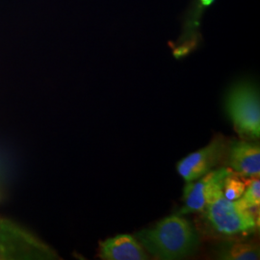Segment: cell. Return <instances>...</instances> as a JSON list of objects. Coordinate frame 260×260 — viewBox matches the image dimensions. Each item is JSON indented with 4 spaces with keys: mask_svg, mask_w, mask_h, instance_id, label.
<instances>
[{
    "mask_svg": "<svg viewBox=\"0 0 260 260\" xmlns=\"http://www.w3.org/2000/svg\"><path fill=\"white\" fill-rule=\"evenodd\" d=\"M202 213L206 224L214 233L223 236L249 235L259 226L255 211L249 209L241 199L228 200L223 189L216 192Z\"/></svg>",
    "mask_w": 260,
    "mask_h": 260,
    "instance_id": "obj_2",
    "label": "cell"
},
{
    "mask_svg": "<svg viewBox=\"0 0 260 260\" xmlns=\"http://www.w3.org/2000/svg\"><path fill=\"white\" fill-rule=\"evenodd\" d=\"M233 172L229 168H219L187 182L182 198L184 205L178 214L202 213L216 192L223 189L224 178Z\"/></svg>",
    "mask_w": 260,
    "mask_h": 260,
    "instance_id": "obj_6",
    "label": "cell"
},
{
    "mask_svg": "<svg viewBox=\"0 0 260 260\" xmlns=\"http://www.w3.org/2000/svg\"><path fill=\"white\" fill-rule=\"evenodd\" d=\"M100 257L103 260H148L149 254L135 237L119 234L100 243Z\"/></svg>",
    "mask_w": 260,
    "mask_h": 260,
    "instance_id": "obj_8",
    "label": "cell"
},
{
    "mask_svg": "<svg viewBox=\"0 0 260 260\" xmlns=\"http://www.w3.org/2000/svg\"><path fill=\"white\" fill-rule=\"evenodd\" d=\"M57 258L55 251L35 235L0 217V260Z\"/></svg>",
    "mask_w": 260,
    "mask_h": 260,
    "instance_id": "obj_4",
    "label": "cell"
},
{
    "mask_svg": "<svg viewBox=\"0 0 260 260\" xmlns=\"http://www.w3.org/2000/svg\"><path fill=\"white\" fill-rule=\"evenodd\" d=\"M136 239L158 259H182L193 255L200 246L194 226L179 214L162 219L152 229L141 231Z\"/></svg>",
    "mask_w": 260,
    "mask_h": 260,
    "instance_id": "obj_1",
    "label": "cell"
},
{
    "mask_svg": "<svg viewBox=\"0 0 260 260\" xmlns=\"http://www.w3.org/2000/svg\"><path fill=\"white\" fill-rule=\"evenodd\" d=\"M229 147L230 145L223 136H215L205 148L187 155L177 163L178 175L186 182L205 176L223 161L228 155Z\"/></svg>",
    "mask_w": 260,
    "mask_h": 260,
    "instance_id": "obj_5",
    "label": "cell"
},
{
    "mask_svg": "<svg viewBox=\"0 0 260 260\" xmlns=\"http://www.w3.org/2000/svg\"><path fill=\"white\" fill-rule=\"evenodd\" d=\"M242 202L251 210L259 209L260 181L259 177H254L246 186L244 194L242 195Z\"/></svg>",
    "mask_w": 260,
    "mask_h": 260,
    "instance_id": "obj_11",
    "label": "cell"
},
{
    "mask_svg": "<svg viewBox=\"0 0 260 260\" xmlns=\"http://www.w3.org/2000/svg\"><path fill=\"white\" fill-rule=\"evenodd\" d=\"M229 164L234 173L243 177H259L260 148L248 141L233 142L228 151Z\"/></svg>",
    "mask_w": 260,
    "mask_h": 260,
    "instance_id": "obj_7",
    "label": "cell"
},
{
    "mask_svg": "<svg viewBox=\"0 0 260 260\" xmlns=\"http://www.w3.org/2000/svg\"><path fill=\"white\" fill-rule=\"evenodd\" d=\"M246 183L241 177L233 172L224 178L223 184V194L228 200L236 201L241 198L246 189Z\"/></svg>",
    "mask_w": 260,
    "mask_h": 260,
    "instance_id": "obj_10",
    "label": "cell"
},
{
    "mask_svg": "<svg viewBox=\"0 0 260 260\" xmlns=\"http://www.w3.org/2000/svg\"><path fill=\"white\" fill-rule=\"evenodd\" d=\"M217 258L223 260L259 259V248L257 245L249 242H230L219 248Z\"/></svg>",
    "mask_w": 260,
    "mask_h": 260,
    "instance_id": "obj_9",
    "label": "cell"
},
{
    "mask_svg": "<svg viewBox=\"0 0 260 260\" xmlns=\"http://www.w3.org/2000/svg\"><path fill=\"white\" fill-rule=\"evenodd\" d=\"M225 108L238 134L256 140L260 135L259 92L250 80H240L230 88Z\"/></svg>",
    "mask_w": 260,
    "mask_h": 260,
    "instance_id": "obj_3",
    "label": "cell"
}]
</instances>
